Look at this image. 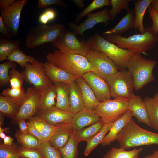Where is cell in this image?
<instances>
[{
  "label": "cell",
  "mask_w": 158,
  "mask_h": 158,
  "mask_svg": "<svg viewBox=\"0 0 158 158\" xmlns=\"http://www.w3.org/2000/svg\"><path fill=\"white\" fill-rule=\"evenodd\" d=\"M102 37L112 43H116L121 48L126 49L140 55L152 48L158 41V34L154 32L151 27L145 28L143 33L135 34L128 37L104 34Z\"/></svg>",
  "instance_id": "6da1fadb"
},
{
  "label": "cell",
  "mask_w": 158,
  "mask_h": 158,
  "mask_svg": "<svg viewBox=\"0 0 158 158\" xmlns=\"http://www.w3.org/2000/svg\"><path fill=\"white\" fill-rule=\"evenodd\" d=\"M116 140L124 150L155 144L158 145V133L141 128L132 118L118 134Z\"/></svg>",
  "instance_id": "7a4b0ae2"
},
{
  "label": "cell",
  "mask_w": 158,
  "mask_h": 158,
  "mask_svg": "<svg viewBox=\"0 0 158 158\" xmlns=\"http://www.w3.org/2000/svg\"><path fill=\"white\" fill-rule=\"evenodd\" d=\"M86 42L90 50L104 53L120 70L127 69L128 64L135 53L129 50L119 47L98 33L91 36Z\"/></svg>",
  "instance_id": "3957f363"
},
{
  "label": "cell",
  "mask_w": 158,
  "mask_h": 158,
  "mask_svg": "<svg viewBox=\"0 0 158 158\" xmlns=\"http://www.w3.org/2000/svg\"><path fill=\"white\" fill-rule=\"evenodd\" d=\"M48 61L77 76H83L85 73L95 71L85 56L77 54H68L58 50L48 53L46 56Z\"/></svg>",
  "instance_id": "277c9868"
},
{
  "label": "cell",
  "mask_w": 158,
  "mask_h": 158,
  "mask_svg": "<svg viewBox=\"0 0 158 158\" xmlns=\"http://www.w3.org/2000/svg\"><path fill=\"white\" fill-rule=\"evenodd\" d=\"M156 63L154 60L147 59L141 55L134 54L128 64L127 69L132 75L135 90L154 80L153 71Z\"/></svg>",
  "instance_id": "5b68a950"
},
{
  "label": "cell",
  "mask_w": 158,
  "mask_h": 158,
  "mask_svg": "<svg viewBox=\"0 0 158 158\" xmlns=\"http://www.w3.org/2000/svg\"><path fill=\"white\" fill-rule=\"evenodd\" d=\"M65 30V26L61 24L50 25L40 24L35 26L26 35L25 46L32 49L47 43H53Z\"/></svg>",
  "instance_id": "8992f818"
},
{
  "label": "cell",
  "mask_w": 158,
  "mask_h": 158,
  "mask_svg": "<svg viewBox=\"0 0 158 158\" xmlns=\"http://www.w3.org/2000/svg\"><path fill=\"white\" fill-rule=\"evenodd\" d=\"M105 80L110 89L113 98L124 97L129 99L133 93L134 81L132 74L127 69L118 71L106 76Z\"/></svg>",
  "instance_id": "52a82bcc"
},
{
  "label": "cell",
  "mask_w": 158,
  "mask_h": 158,
  "mask_svg": "<svg viewBox=\"0 0 158 158\" xmlns=\"http://www.w3.org/2000/svg\"><path fill=\"white\" fill-rule=\"evenodd\" d=\"M128 99L118 97L100 102L93 111L104 124L113 123L128 110Z\"/></svg>",
  "instance_id": "ba28073f"
},
{
  "label": "cell",
  "mask_w": 158,
  "mask_h": 158,
  "mask_svg": "<svg viewBox=\"0 0 158 158\" xmlns=\"http://www.w3.org/2000/svg\"><path fill=\"white\" fill-rule=\"evenodd\" d=\"M52 44L58 50L68 54H77L86 57L90 50L86 41L80 40L76 35L66 30Z\"/></svg>",
  "instance_id": "9c48e42d"
},
{
  "label": "cell",
  "mask_w": 158,
  "mask_h": 158,
  "mask_svg": "<svg viewBox=\"0 0 158 158\" xmlns=\"http://www.w3.org/2000/svg\"><path fill=\"white\" fill-rule=\"evenodd\" d=\"M44 64L35 59L33 63H28L21 72L27 83L41 91L54 85L46 74Z\"/></svg>",
  "instance_id": "30bf717a"
},
{
  "label": "cell",
  "mask_w": 158,
  "mask_h": 158,
  "mask_svg": "<svg viewBox=\"0 0 158 158\" xmlns=\"http://www.w3.org/2000/svg\"><path fill=\"white\" fill-rule=\"evenodd\" d=\"M28 0H17L11 5L1 10V16L12 37H16L20 27L21 12Z\"/></svg>",
  "instance_id": "8fae6325"
},
{
  "label": "cell",
  "mask_w": 158,
  "mask_h": 158,
  "mask_svg": "<svg viewBox=\"0 0 158 158\" xmlns=\"http://www.w3.org/2000/svg\"><path fill=\"white\" fill-rule=\"evenodd\" d=\"M26 98L20 108L16 117L12 119L13 123L17 124L21 119H28L38 111L41 91L33 86L25 91Z\"/></svg>",
  "instance_id": "7c38bea8"
},
{
  "label": "cell",
  "mask_w": 158,
  "mask_h": 158,
  "mask_svg": "<svg viewBox=\"0 0 158 158\" xmlns=\"http://www.w3.org/2000/svg\"><path fill=\"white\" fill-rule=\"evenodd\" d=\"M85 57L95 73L104 80L106 76L113 75L118 71L113 62L102 52L90 50Z\"/></svg>",
  "instance_id": "4fadbf2b"
},
{
  "label": "cell",
  "mask_w": 158,
  "mask_h": 158,
  "mask_svg": "<svg viewBox=\"0 0 158 158\" xmlns=\"http://www.w3.org/2000/svg\"><path fill=\"white\" fill-rule=\"evenodd\" d=\"M82 77L100 102L110 99L111 97L110 87L102 77L92 71L85 73Z\"/></svg>",
  "instance_id": "5bb4252c"
},
{
  "label": "cell",
  "mask_w": 158,
  "mask_h": 158,
  "mask_svg": "<svg viewBox=\"0 0 158 158\" xmlns=\"http://www.w3.org/2000/svg\"><path fill=\"white\" fill-rule=\"evenodd\" d=\"M87 16V19L78 25L71 22L69 24L70 28L75 35H82L85 31L92 28L97 24L102 23L106 24L112 20L109 11L106 9L89 13Z\"/></svg>",
  "instance_id": "9a60e30c"
},
{
  "label": "cell",
  "mask_w": 158,
  "mask_h": 158,
  "mask_svg": "<svg viewBox=\"0 0 158 158\" xmlns=\"http://www.w3.org/2000/svg\"><path fill=\"white\" fill-rule=\"evenodd\" d=\"M73 114L59 109L55 106L45 110L38 111L36 114L49 124L54 126L71 123Z\"/></svg>",
  "instance_id": "2e32d148"
},
{
  "label": "cell",
  "mask_w": 158,
  "mask_h": 158,
  "mask_svg": "<svg viewBox=\"0 0 158 158\" xmlns=\"http://www.w3.org/2000/svg\"><path fill=\"white\" fill-rule=\"evenodd\" d=\"M128 108L131 112L133 116L137 119L138 122L144 123L150 127L147 107L141 96L133 93L128 99Z\"/></svg>",
  "instance_id": "e0dca14e"
},
{
  "label": "cell",
  "mask_w": 158,
  "mask_h": 158,
  "mask_svg": "<svg viewBox=\"0 0 158 158\" xmlns=\"http://www.w3.org/2000/svg\"><path fill=\"white\" fill-rule=\"evenodd\" d=\"M44 68L46 75L54 84L62 82L70 85L80 77L71 75L48 61L44 63Z\"/></svg>",
  "instance_id": "ac0fdd59"
},
{
  "label": "cell",
  "mask_w": 158,
  "mask_h": 158,
  "mask_svg": "<svg viewBox=\"0 0 158 158\" xmlns=\"http://www.w3.org/2000/svg\"><path fill=\"white\" fill-rule=\"evenodd\" d=\"M101 121L93 111L85 108L73 114L71 124L75 131H78Z\"/></svg>",
  "instance_id": "d6986e66"
},
{
  "label": "cell",
  "mask_w": 158,
  "mask_h": 158,
  "mask_svg": "<svg viewBox=\"0 0 158 158\" xmlns=\"http://www.w3.org/2000/svg\"><path fill=\"white\" fill-rule=\"evenodd\" d=\"M131 111L128 109L113 123L109 133L106 135L101 144L104 146L110 145L116 140L118 134L131 119L133 116Z\"/></svg>",
  "instance_id": "ffe728a7"
},
{
  "label": "cell",
  "mask_w": 158,
  "mask_h": 158,
  "mask_svg": "<svg viewBox=\"0 0 158 158\" xmlns=\"http://www.w3.org/2000/svg\"><path fill=\"white\" fill-rule=\"evenodd\" d=\"M57 129L49 141L51 145L57 149L64 147L74 131L71 123L57 125Z\"/></svg>",
  "instance_id": "44dd1931"
},
{
  "label": "cell",
  "mask_w": 158,
  "mask_h": 158,
  "mask_svg": "<svg viewBox=\"0 0 158 158\" xmlns=\"http://www.w3.org/2000/svg\"><path fill=\"white\" fill-rule=\"evenodd\" d=\"M75 81L80 88L85 108L94 110L100 102L82 76L78 77Z\"/></svg>",
  "instance_id": "7402d4cb"
},
{
  "label": "cell",
  "mask_w": 158,
  "mask_h": 158,
  "mask_svg": "<svg viewBox=\"0 0 158 158\" xmlns=\"http://www.w3.org/2000/svg\"><path fill=\"white\" fill-rule=\"evenodd\" d=\"M135 14L134 9H129L126 14L115 26L104 32L105 34L121 35L130 28H135Z\"/></svg>",
  "instance_id": "603a6c76"
},
{
  "label": "cell",
  "mask_w": 158,
  "mask_h": 158,
  "mask_svg": "<svg viewBox=\"0 0 158 158\" xmlns=\"http://www.w3.org/2000/svg\"><path fill=\"white\" fill-rule=\"evenodd\" d=\"M38 130L42 141H49L56 132L58 126L51 125L40 117L35 115L28 119Z\"/></svg>",
  "instance_id": "cb8c5ba5"
},
{
  "label": "cell",
  "mask_w": 158,
  "mask_h": 158,
  "mask_svg": "<svg viewBox=\"0 0 158 158\" xmlns=\"http://www.w3.org/2000/svg\"><path fill=\"white\" fill-rule=\"evenodd\" d=\"M54 85L56 94L55 107L59 109L71 112L69 99L70 85L62 82L56 83Z\"/></svg>",
  "instance_id": "d4e9b609"
},
{
  "label": "cell",
  "mask_w": 158,
  "mask_h": 158,
  "mask_svg": "<svg viewBox=\"0 0 158 158\" xmlns=\"http://www.w3.org/2000/svg\"><path fill=\"white\" fill-rule=\"evenodd\" d=\"M69 99L72 113L75 114L85 108L80 88L75 81L70 85Z\"/></svg>",
  "instance_id": "484cf974"
},
{
  "label": "cell",
  "mask_w": 158,
  "mask_h": 158,
  "mask_svg": "<svg viewBox=\"0 0 158 158\" xmlns=\"http://www.w3.org/2000/svg\"><path fill=\"white\" fill-rule=\"evenodd\" d=\"M56 97V90L54 84L41 91L38 111L45 110L55 106Z\"/></svg>",
  "instance_id": "4316f807"
},
{
  "label": "cell",
  "mask_w": 158,
  "mask_h": 158,
  "mask_svg": "<svg viewBox=\"0 0 158 158\" xmlns=\"http://www.w3.org/2000/svg\"><path fill=\"white\" fill-rule=\"evenodd\" d=\"M153 0H137L134 1V8L135 14V28L138 29L141 33L145 30L143 24V19L145 11Z\"/></svg>",
  "instance_id": "83f0119b"
},
{
  "label": "cell",
  "mask_w": 158,
  "mask_h": 158,
  "mask_svg": "<svg viewBox=\"0 0 158 158\" xmlns=\"http://www.w3.org/2000/svg\"><path fill=\"white\" fill-rule=\"evenodd\" d=\"M104 124L100 121L87 128L76 131L75 137L79 143L82 141L87 142L100 132Z\"/></svg>",
  "instance_id": "f1b7e54d"
},
{
  "label": "cell",
  "mask_w": 158,
  "mask_h": 158,
  "mask_svg": "<svg viewBox=\"0 0 158 158\" xmlns=\"http://www.w3.org/2000/svg\"><path fill=\"white\" fill-rule=\"evenodd\" d=\"M20 106L9 97L0 95V112L4 116L14 119L16 116Z\"/></svg>",
  "instance_id": "f546056e"
},
{
  "label": "cell",
  "mask_w": 158,
  "mask_h": 158,
  "mask_svg": "<svg viewBox=\"0 0 158 158\" xmlns=\"http://www.w3.org/2000/svg\"><path fill=\"white\" fill-rule=\"evenodd\" d=\"M143 100L147 107L150 127L158 131V100L149 97Z\"/></svg>",
  "instance_id": "4dcf8cb0"
},
{
  "label": "cell",
  "mask_w": 158,
  "mask_h": 158,
  "mask_svg": "<svg viewBox=\"0 0 158 158\" xmlns=\"http://www.w3.org/2000/svg\"><path fill=\"white\" fill-rule=\"evenodd\" d=\"M113 123L104 124L100 132L87 142V145L83 153L87 156L99 144H101L108 132L109 131L113 124Z\"/></svg>",
  "instance_id": "1f68e13d"
},
{
  "label": "cell",
  "mask_w": 158,
  "mask_h": 158,
  "mask_svg": "<svg viewBox=\"0 0 158 158\" xmlns=\"http://www.w3.org/2000/svg\"><path fill=\"white\" fill-rule=\"evenodd\" d=\"M143 150L142 147L127 151L121 147H113L102 158H139V154Z\"/></svg>",
  "instance_id": "d6a6232c"
},
{
  "label": "cell",
  "mask_w": 158,
  "mask_h": 158,
  "mask_svg": "<svg viewBox=\"0 0 158 158\" xmlns=\"http://www.w3.org/2000/svg\"><path fill=\"white\" fill-rule=\"evenodd\" d=\"M15 136L21 146L39 149L41 141L32 135L28 133H22L20 130H18L16 132Z\"/></svg>",
  "instance_id": "836d02e7"
},
{
  "label": "cell",
  "mask_w": 158,
  "mask_h": 158,
  "mask_svg": "<svg viewBox=\"0 0 158 158\" xmlns=\"http://www.w3.org/2000/svg\"><path fill=\"white\" fill-rule=\"evenodd\" d=\"M76 131L71 135L66 144L59 149L63 158H78L79 152L78 145L79 143L75 137Z\"/></svg>",
  "instance_id": "e575fe53"
},
{
  "label": "cell",
  "mask_w": 158,
  "mask_h": 158,
  "mask_svg": "<svg viewBox=\"0 0 158 158\" xmlns=\"http://www.w3.org/2000/svg\"><path fill=\"white\" fill-rule=\"evenodd\" d=\"M20 43L18 40H10L0 37V61L7 60L8 57L16 49L19 48Z\"/></svg>",
  "instance_id": "d590c367"
},
{
  "label": "cell",
  "mask_w": 158,
  "mask_h": 158,
  "mask_svg": "<svg viewBox=\"0 0 158 158\" xmlns=\"http://www.w3.org/2000/svg\"><path fill=\"white\" fill-rule=\"evenodd\" d=\"M7 60L18 63L24 69L28 63L34 62L35 59L33 56L26 55L18 48L12 51Z\"/></svg>",
  "instance_id": "8d00e7d4"
},
{
  "label": "cell",
  "mask_w": 158,
  "mask_h": 158,
  "mask_svg": "<svg viewBox=\"0 0 158 158\" xmlns=\"http://www.w3.org/2000/svg\"><path fill=\"white\" fill-rule=\"evenodd\" d=\"M2 95L8 97L20 106L26 98L25 91L24 88H14L11 87L4 89Z\"/></svg>",
  "instance_id": "74e56055"
},
{
  "label": "cell",
  "mask_w": 158,
  "mask_h": 158,
  "mask_svg": "<svg viewBox=\"0 0 158 158\" xmlns=\"http://www.w3.org/2000/svg\"><path fill=\"white\" fill-rule=\"evenodd\" d=\"M111 1L109 0H94L87 7L77 16L75 21L78 23L85 15L92 11L110 5Z\"/></svg>",
  "instance_id": "f35d334b"
},
{
  "label": "cell",
  "mask_w": 158,
  "mask_h": 158,
  "mask_svg": "<svg viewBox=\"0 0 158 158\" xmlns=\"http://www.w3.org/2000/svg\"><path fill=\"white\" fill-rule=\"evenodd\" d=\"M16 68L15 63L10 61L0 64V87L6 85L9 83V70Z\"/></svg>",
  "instance_id": "ab89813d"
},
{
  "label": "cell",
  "mask_w": 158,
  "mask_h": 158,
  "mask_svg": "<svg viewBox=\"0 0 158 158\" xmlns=\"http://www.w3.org/2000/svg\"><path fill=\"white\" fill-rule=\"evenodd\" d=\"M39 149L45 158H63L59 150L53 147L49 141H41Z\"/></svg>",
  "instance_id": "60d3db41"
},
{
  "label": "cell",
  "mask_w": 158,
  "mask_h": 158,
  "mask_svg": "<svg viewBox=\"0 0 158 158\" xmlns=\"http://www.w3.org/2000/svg\"><path fill=\"white\" fill-rule=\"evenodd\" d=\"M112 8L109 11L112 20L114 19L117 14L123 9L127 11L129 8V2L130 0H111Z\"/></svg>",
  "instance_id": "b9f144b4"
},
{
  "label": "cell",
  "mask_w": 158,
  "mask_h": 158,
  "mask_svg": "<svg viewBox=\"0 0 158 158\" xmlns=\"http://www.w3.org/2000/svg\"><path fill=\"white\" fill-rule=\"evenodd\" d=\"M17 152L21 158H45L42 152L39 149L18 147Z\"/></svg>",
  "instance_id": "7bdbcfd3"
},
{
  "label": "cell",
  "mask_w": 158,
  "mask_h": 158,
  "mask_svg": "<svg viewBox=\"0 0 158 158\" xmlns=\"http://www.w3.org/2000/svg\"><path fill=\"white\" fill-rule=\"evenodd\" d=\"M9 83L11 88H21L24 80L22 73L17 71L16 69L11 70L9 72Z\"/></svg>",
  "instance_id": "ee69618b"
},
{
  "label": "cell",
  "mask_w": 158,
  "mask_h": 158,
  "mask_svg": "<svg viewBox=\"0 0 158 158\" xmlns=\"http://www.w3.org/2000/svg\"><path fill=\"white\" fill-rule=\"evenodd\" d=\"M18 147L13 144L6 145L0 144V158H20L17 152Z\"/></svg>",
  "instance_id": "f6af8a7d"
},
{
  "label": "cell",
  "mask_w": 158,
  "mask_h": 158,
  "mask_svg": "<svg viewBox=\"0 0 158 158\" xmlns=\"http://www.w3.org/2000/svg\"><path fill=\"white\" fill-rule=\"evenodd\" d=\"M56 16V11L54 9L47 8L39 16L38 21L40 24L46 25L49 22L54 20Z\"/></svg>",
  "instance_id": "bcb514c9"
},
{
  "label": "cell",
  "mask_w": 158,
  "mask_h": 158,
  "mask_svg": "<svg viewBox=\"0 0 158 158\" xmlns=\"http://www.w3.org/2000/svg\"><path fill=\"white\" fill-rule=\"evenodd\" d=\"M51 5H57L65 6L66 4L61 0H38L37 7L42 8Z\"/></svg>",
  "instance_id": "7dc6e473"
},
{
  "label": "cell",
  "mask_w": 158,
  "mask_h": 158,
  "mask_svg": "<svg viewBox=\"0 0 158 158\" xmlns=\"http://www.w3.org/2000/svg\"><path fill=\"white\" fill-rule=\"evenodd\" d=\"M148 11L152 19V28L154 32L158 34V14L153 9L150 5L148 7Z\"/></svg>",
  "instance_id": "c3c4849f"
},
{
  "label": "cell",
  "mask_w": 158,
  "mask_h": 158,
  "mask_svg": "<svg viewBox=\"0 0 158 158\" xmlns=\"http://www.w3.org/2000/svg\"><path fill=\"white\" fill-rule=\"evenodd\" d=\"M27 123L28 127V133L42 141V139L40 133L35 126L29 121H28Z\"/></svg>",
  "instance_id": "681fc988"
},
{
  "label": "cell",
  "mask_w": 158,
  "mask_h": 158,
  "mask_svg": "<svg viewBox=\"0 0 158 158\" xmlns=\"http://www.w3.org/2000/svg\"><path fill=\"white\" fill-rule=\"evenodd\" d=\"M0 32L5 38L8 39H11L12 37L1 16H0Z\"/></svg>",
  "instance_id": "f907efd6"
},
{
  "label": "cell",
  "mask_w": 158,
  "mask_h": 158,
  "mask_svg": "<svg viewBox=\"0 0 158 158\" xmlns=\"http://www.w3.org/2000/svg\"><path fill=\"white\" fill-rule=\"evenodd\" d=\"M17 124L19 126L20 130L22 133H28V127L27 123L25 119L20 120L18 122Z\"/></svg>",
  "instance_id": "816d5d0a"
},
{
  "label": "cell",
  "mask_w": 158,
  "mask_h": 158,
  "mask_svg": "<svg viewBox=\"0 0 158 158\" xmlns=\"http://www.w3.org/2000/svg\"><path fill=\"white\" fill-rule=\"evenodd\" d=\"M15 1V0H0V10L11 6Z\"/></svg>",
  "instance_id": "f5cc1de1"
},
{
  "label": "cell",
  "mask_w": 158,
  "mask_h": 158,
  "mask_svg": "<svg viewBox=\"0 0 158 158\" xmlns=\"http://www.w3.org/2000/svg\"><path fill=\"white\" fill-rule=\"evenodd\" d=\"M3 141V143L4 145H11L13 144V139L10 136H6Z\"/></svg>",
  "instance_id": "db71d44e"
},
{
  "label": "cell",
  "mask_w": 158,
  "mask_h": 158,
  "mask_svg": "<svg viewBox=\"0 0 158 158\" xmlns=\"http://www.w3.org/2000/svg\"><path fill=\"white\" fill-rule=\"evenodd\" d=\"M71 1L80 8L84 6V1L83 0H72Z\"/></svg>",
  "instance_id": "11a10c76"
},
{
  "label": "cell",
  "mask_w": 158,
  "mask_h": 158,
  "mask_svg": "<svg viewBox=\"0 0 158 158\" xmlns=\"http://www.w3.org/2000/svg\"><path fill=\"white\" fill-rule=\"evenodd\" d=\"M151 4L153 9L158 14V0H153Z\"/></svg>",
  "instance_id": "9f6ffc18"
},
{
  "label": "cell",
  "mask_w": 158,
  "mask_h": 158,
  "mask_svg": "<svg viewBox=\"0 0 158 158\" xmlns=\"http://www.w3.org/2000/svg\"><path fill=\"white\" fill-rule=\"evenodd\" d=\"M7 129L6 128H3L0 126V137L2 139H4L6 136L4 132L6 131Z\"/></svg>",
  "instance_id": "6f0895ef"
},
{
  "label": "cell",
  "mask_w": 158,
  "mask_h": 158,
  "mask_svg": "<svg viewBox=\"0 0 158 158\" xmlns=\"http://www.w3.org/2000/svg\"><path fill=\"white\" fill-rule=\"evenodd\" d=\"M144 158H158V157L153 153L152 154L146 156Z\"/></svg>",
  "instance_id": "680465c9"
},
{
  "label": "cell",
  "mask_w": 158,
  "mask_h": 158,
  "mask_svg": "<svg viewBox=\"0 0 158 158\" xmlns=\"http://www.w3.org/2000/svg\"><path fill=\"white\" fill-rule=\"evenodd\" d=\"M153 98L157 100H158V92L155 95Z\"/></svg>",
  "instance_id": "91938a15"
},
{
  "label": "cell",
  "mask_w": 158,
  "mask_h": 158,
  "mask_svg": "<svg viewBox=\"0 0 158 158\" xmlns=\"http://www.w3.org/2000/svg\"><path fill=\"white\" fill-rule=\"evenodd\" d=\"M153 153L158 157V150L154 151Z\"/></svg>",
  "instance_id": "94428289"
},
{
  "label": "cell",
  "mask_w": 158,
  "mask_h": 158,
  "mask_svg": "<svg viewBox=\"0 0 158 158\" xmlns=\"http://www.w3.org/2000/svg\"></svg>",
  "instance_id": "6125c7cd"
}]
</instances>
